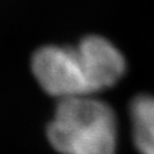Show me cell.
Returning <instances> with one entry per match:
<instances>
[{"label": "cell", "instance_id": "cell-3", "mask_svg": "<svg viewBox=\"0 0 154 154\" xmlns=\"http://www.w3.org/2000/svg\"><path fill=\"white\" fill-rule=\"evenodd\" d=\"M75 50L90 95L112 88L125 75V58L107 38L90 35Z\"/></svg>", "mask_w": 154, "mask_h": 154}, {"label": "cell", "instance_id": "cell-2", "mask_svg": "<svg viewBox=\"0 0 154 154\" xmlns=\"http://www.w3.org/2000/svg\"><path fill=\"white\" fill-rule=\"evenodd\" d=\"M37 82L49 95L60 100L90 95L76 50L48 45L35 51L31 62Z\"/></svg>", "mask_w": 154, "mask_h": 154}, {"label": "cell", "instance_id": "cell-4", "mask_svg": "<svg viewBox=\"0 0 154 154\" xmlns=\"http://www.w3.org/2000/svg\"><path fill=\"white\" fill-rule=\"evenodd\" d=\"M135 146L140 154H154V96L139 95L130 105Z\"/></svg>", "mask_w": 154, "mask_h": 154}, {"label": "cell", "instance_id": "cell-1", "mask_svg": "<svg viewBox=\"0 0 154 154\" xmlns=\"http://www.w3.org/2000/svg\"><path fill=\"white\" fill-rule=\"evenodd\" d=\"M46 135L62 154H116L117 118L105 102L75 96L59 100Z\"/></svg>", "mask_w": 154, "mask_h": 154}]
</instances>
